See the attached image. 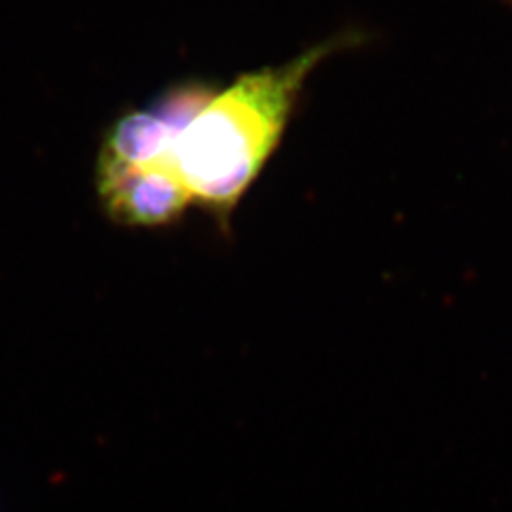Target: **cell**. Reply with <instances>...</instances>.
<instances>
[{"mask_svg": "<svg viewBox=\"0 0 512 512\" xmlns=\"http://www.w3.org/2000/svg\"><path fill=\"white\" fill-rule=\"evenodd\" d=\"M95 190L107 219L126 228H164L194 205L162 162L139 169H95Z\"/></svg>", "mask_w": 512, "mask_h": 512, "instance_id": "cell-2", "label": "cell"}, {"mask_svg": "<svg viewBox=\"0 0 512 512\" xmlns=\"http://www.w3.org/2000/svg\"><path fill=\"white\" fill-rule=\"evenodd\" d=\"M511 2H512V0H511Z\"/></svg>", "mask_w": 512, "mask_h": 512, "instance_id": "cell-3", "label": "cell"}, {"mask_svg": "<svg viewBox=\"0 0 512 512\" xmlns=\"http://www.w3.org/2000/svg\"><path fill=\"white\" fill-rule=\"evenodd\" d=\"M361 37L338 35L291 61L211 90L175 131L162 156L192 203L228 230L241 198L274 156L315 67Z\"/></svg>", "mask_w": 512, "mask_h": 512, "instance_id": "cell-1", "label": "cell"}]
</instances>
